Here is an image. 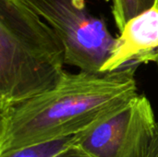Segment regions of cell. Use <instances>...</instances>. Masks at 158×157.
<instances>
[{
  "label": "cell",
  "instance_id": "5b68a950",
  "mask_svg": "<svg viewBox=\"0 0 158 157\" xmlns=\"http://www.w3.org/2000/svg\"><path fill=\"white\" fill-rule=\"evenodd\" d=\"M158 51V6L131 19L116 38L114 48L101 68L109 73L156 61Z\"/></svg>",
  "mask_w": 158,
  "mask_h": 157
},
{
  "label": "cell",
  "instance_id": "9c48e42d",
  "mask_svg": "<svg viewBox=\"0 0 158 157\" xmlns=\"http://www.w3.org/2000/svg\"><path fill=\"white\" fill-rule=\"evenodd\" d=\"M148 157H158V130L156 136L155 141L153 143V145L151 147V150H150Z\"/></svg>",
  "mask_w": 158,
  "mask_h": 157
},
{
  "label": "cell",
  "instance_id": "277c9868",
  "mask_svg": "<svg viewBox=\"0 0 158 157\" xmlns=\"http://www.w3.org/2000/svg\"><path fill=\"white\" fill-rule=\"evenodd\" d=\"M157 130L149 99L137 94L107 118L76 134L75 147L91 157H148Z\"/></svg>",
  "mask_w": 158,
  "mask_h": 157
},
{
  "label": "cell",
  "instance_id": "ba28073f",
  "mask_svg": "<svg viewBox=\"0 0 158 157\" xmlns=\"http://www.w3.org/2000/svg\"><path fill=\"white\" fill-rule=\"evenodd\" d=\"M56 157H91L90 155H86L85 153H83L82 151L79 150L78 148H76L75 146H73L72 148L64 151L63 153L59 154Z\"/></svg>",
  "mask_w": 158,
  "mask_h": 157
},
{
  "label": "cell",
  "instance_id": "8fae6325",
  "mask_svg": "<svg viewBox=\"0 0 158 157\" xmlns=\"http://www.w3.org/2000/svg\"><path fill=\"white\" fill-rule=\"evenodd\" d=\"M156 5H157V6H158V0H157V1H156Z\"/></svg>",
  "mask_w": 158,
  "mask_h": 157
},
{
  "label": "cell",
  "instance_id": "7a4b0ae2",
  "mask_svg": "<svg viewBox=\"0 0 158 157\" xmlns=\"http://www.w3.org/2000/svg\"><path fill=\"white\" fill-rule=\"evenodd\" d=\"M64 64L55 31L24 0H0V110L54 88Z\"/></svg>",
  "mask_w": 158,
  "mask_h": 157
},
{
  "label": "cell",
  "instance_id": "3957f363",
  "mask_svg": "<svg viewBox=\"0 0 158 157\" xmlns=\"http://www.w3.org/2000/svg\"><path fill=\"white\" fill-rule=\"evenodd\" d=\"M24 1L59 37L66 64L90 73H101L116 38L103 19L91 14L85 0Z\"/></svg>",
  "mask_w": 158,
  "mask_h": 157
},
{
  "label": "cell",
  "instance_id": "6da1fadb",
  "mask_svg": "<svg viewBox=\"0 0 158 157\" xmlns=\"http://www.w3.org/2000/svg\"><path fill=\"white\" fill-rule=\"evenodd\" d=\"M135 67L109 73L64 72L57 84L0 110V157L78 134L138 94Z\"/></svg>",
  "mask_w": 158,
  "mask_h": 157
},
{
  "label": "cell",
  "instance_id": "8992f818",
  "mask_svg": "<svg viewBox=\"0 0 158 157\" xmlns=\"http://www.w3.org/2000/svg\"><path fill=\"white\" fill-rule=\"evenodd\" d=\"M76 142L77 136L75 134L69 137L31 145L5 157H56L64 151L75 146Z\"/></svg>",
  "mask_w": 158,
  "mask_h": 157
},
{
  "label": "cell",
  "instance_id": "30bf717a",
  "mask_svg": "<svg viewBox=\"0 0 158 157\" xmlns=\"http://www.w3.org/2000/svg\"><path fill=\"white\" fill-rule=\"evenodd\" d=\"M156 63V65H157V68H158V51H157V55H156V61H155Z\"/></svg>",
  "mask_w": 158,
  "mask_h": 157
},
{
  "label": "cell",
  "instance_id": "52a82bcc",
  "mask_svg": "<svg viewBox=\"0 0 158 157\" xmlns=\"http://www.w3.org/2000/svg\"><path fill=\"white\" fill-rule=\"evenodd\" d=\"M112 13L118 31L133 17L153 7L157 0H112Z\"/></svg>",
  "mask_w": 158,
  "mask_h": 157
}]
</instances>
